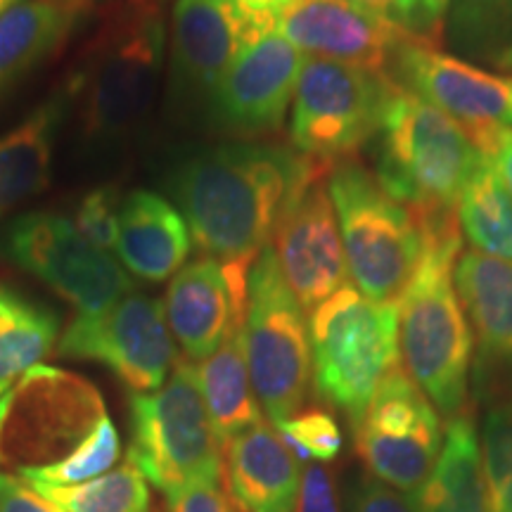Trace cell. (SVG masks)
<instances>
[{"label": "cell", "mask_w": 512, "mask_h": 512, "mask_svg": "<svg viewBox=\"0 0 512 512\" xmlns=\"http://www.w3.org/2000/svg\"><path fill=\"white\" fill-rule=\"evenodd\" d=\"M311 166L313 159L285 147L219 145L178 164L166 188L204 256L254 264Z\"/></svg>", "instance_id": "1"}, {"label": "cell", "mask_w": 512, "mask_h": 512, "mask_svg": "<svg viewBox=\"0 0 512 512\" xmlns=\"http://www.w3.org/2000/svg\"><path fill=\"white\" fill-rule=\"evenodd\" d=\"M373 174L415 216L422 238L458 230V202L484 157L456 121L392 83L373 138Z\"/></svg>", "instance_id": "2"}, {"label": "cell", "mask_w": 512, "mask_h": 512, "mask_svg": "<svg viewBox=\"0 0 512 512\" xmlns=\"http://www.w3.org/2000/svg\"><path fill=\"white\" fill-rule=\"evenodd\" d=\"M460 247L463 233L425 240L418 271L396 302L403 373L446 420L470 411L475 342L453 283Z\"/></svg>", "instance_id": "3"}, {"label": "cell", "mask_w": 512, "mask_h": 512, "mask_svg": "<svg viewBox=\"0 0 512 512\" xmlns=\"http://www.w3.org/2000/svg\"><path fill=\"white\" fill-rule=\"evenodd\" d=\"M95 38L69 81V107L88 145L126 143L152 110L166 53V31L155 5H138Z\"/></svg>", "instance_id": "4"}, {"label": "cell", "mask_w": 512, "mask_h": 512, "mask_svg": "<svg viewBox=\"0 0 512 512\" xmlns=\"http://www.w3.org/2000/svg\"><path fill=\"white\" fill-rule=\"evenodd\" d=\"M309 337L313 389L356 432L380 384L399 368L396 304L373 302L344 285L311 311Z\"/></svg>", "instance_id": "5"}, {"label": "cell", "mask_w": 512, "mask_h": 512, "mask_svg": "<svg viewBox=\"0 0 512 512\" xmlns=\"http://www.w3.org/2000/svg\"><path fill=\"white\" fill-rule=\"evenodd\" d=\"M328 192L356 290L373 302L396 304L425 256L415 216L358 159L330 171Z\"/></svg>", "instance_id": "6"}, {"label": "cell", "mask_w": 512, "mask_h": 512, "mask_svg": "<svg viewBox=\"0 0 512 512\" xmlns=\"http://www.w3.org/2000/svg\"><path fill=\"white\" fill-rule=\"evenodd\" d=\"M128 415L133 432L128 458L147 484L171 496L221 482L223 446L204 406L195 363L176 361L169 382L157 392L133 394Z\"/></svg>", "instance_id": "7"}, {"label": "cell", "mask_w": 512, "mask_h": 512, "mask_svg": "<svg viewBox=\"0 0 512 512\" xmlns=\"http://www.w3.org/2000/svg\"><path fill=\"white\" fill-rule=\"evenodd\" d=\"M245 351L261 411L280 427L302 411L313 366L309 320L287 287L271 245L249 271Z\"/></svg>", "instance_id": "8"}, {"label": "cell", "mask_w": 512, "mask_h": 512, "mask_svg": "<svg viewBox=\"0 0 512 512\" xmlns=\"http://www.w3.org/2000/svg\"><path fill=\"white\" fill-rule=\"evenodd\" d=\"M392 83L389 76L306 57L292 100L294 150L328 166L354 162L373 143Z\"/></svg>", "instance_id": "9"}, {"label": "cell", "mask_w": 512, "mask_h": 512, "mask_svg": "<svg viewBox=\"0 0 512 512\" xmlns=\"http://www.w3.org/2000/svg\"><path fill=\"white\" fill-rule=\"evenodd\" d=\"M0 254L79 313L102 311L133 292L131 275L110 252L83 238L74 221L50 211L17 216L0 235Z\"/></svg>", "instance_id": "10"}, {"label": "cell", "mask_w": 512, "mask_h": 512, "mask_svg": "<svg viewBox=\"0 0 512 512\" xmlns=\"http://www.w3.org/2000/svg\"><path fill=\"white\" fill-rule=\"evenodd\" d=\"M389 79L456 121L484 159L494 157L512 131V76L448 55L430 38H408L394 57Z\"/></svg>", "instance_id": "11"}, {"label": "cell", "mask_w": 512, "mask_h": 512, "mask_svg": "<svg viewBox=\"0 0 512 512\" xmlns=\"http://www.w3.org/2000/svg\"><path fill=\"white\" fill-rule=\"evenodd\" d=\"M57 351L100 363L133 394L157 392L176 366V339L164 304L136 292L102 311L79 313L57 339Z\"/></svg>", "instance_id": "12"}, {"label": "cell", "mask_w": 512, "mask_h": 512, "mask_svg": "<svg viewBox=\"0 0 512 512\" xmlns=\"http://www.w3.org/2000/svg\"><path fill=\"white\" fill-rule=\"evenodd\" d=\"M354 434L370 477L406 494L422 489L444 446L437 408L403 368L380 384Z\"/></svg>", "instance_id": "13"}, {"label": "cell", "mask_w": 512, "mask_h": 512, "mask_svg": "<svg viewBox=\"0 0 512 512\" xmlns=\"http://www.w3.org/2000/svg\"><path fill=\"white\" fill-rule=\"evenodd\" d=\"M335 166L313 162L292 190L278 226L273 230V254L290 292L304 311L347 285L342 233L328 192V176Z\"/></svg>", "instance_id": "14"}, {"label": "cell", "mask_w": 512, "mask_h": 512, "mask_svg": "<svg viewBox=\"0 0 512 512\" xmlns=\"http://www.w3.org/2000/svg\"><path fill=\"white\" fill-rule=\"evenodd\" d=\"M275 31L306 57L377 76H389L399 48L415 36L351 0H292L278 15Z\"/></svg>", "instance_id": "15"}, {"label": "cell", "mask_w": 512, "mask_h": 512, "mask_svg": "<svg viewBox=\"0 0 512 512\" xmlns=\"http://www.w3.org/2000/svg\"><path fill=\"white\" fill-rule=\"evenodd\" d=\"M306 55L278 31L238 55L209 95L216 124L242 136L280 131L290 110Z\"/></svg>", "instance_id": "16"}, {"label": "cell", "mask_w": 512, "mask_h": 512, "mask_svg": "<svg viewBox=\"0 0 512 512\" xmlns=\"http://www.w3.org/2000/svg\"><path fill=\"white\" fill-rule=\"evenodd\" d=\"M249 271L252 264L202 256L174 275L164 311L185 358L204 361L245 325Z\"/></svg>", "instance_id": "17"}, {"label": "cell", "mask_w": 512, "mask_h": 512, "mask_svg": "<svg viewBox=\"0 0 512 512\" xmlns=\"http://www.w3.org/2000/svg\"><path fill=\"white\" fill-rule=\"evenodd\" d=\"M453 283L475 342L477 394L512 399V261L467 249L460 252Z\"/></svg>", "instance_id": "18"}, {"label": "cell", "mask_w": 512, "mask_h": 512, "mask_svg": "<svg viewBox=\"0 0 512 512\" xmlns=\"http://www.w3.org/2000/svg\"><path fill=\"white\" fill-rule=\"evenodd\" d=\"M266 36L238 0H176L171 12V69L178 91L214 93L216 83L254 41Z\"/></svg>", "instance_id": "19"}, {"label": "cell", "mask_w": 512, "mask_h": 512, "mask_svg": "<svg viewBox=\"0 0 512 512\" xmlns=\"http://www.w3.org/2000/svg\"><path fill=\"white\" fill-rule=\"evenodd\" d=\"M226 482L230 501L240 512H294L302 484V467L294 453L261 420L226 448Z\"/></svg>", "instance_id": "20"}, {"label": "cell", "mask_w": 512, "mask_h": 512, "mask_svg": "<svg viewBox=\"0 0 512 512\" xmlns=\"http://www.w3.org/2000/svg\"><path fill=\"white\" fill-rule=\"evenodd\" d=\"M117 256L136 278L162 283L181 271L192 235L174 204L150 190H133L121 200Z\"/></svg>", "instance_id": "21"}, {"label": "cell", "mask_w": 512, "mask_h": 512, "mask_svg": "<svg viewBox=\"0 0 512 512\" xmlns=\"http://www.w3.org/2000/svg\"><path fill=\"white\" fill-rule=\"evenodd\" d=\"M69 110L67 88L0 136V216L46 190L57 133Z\"/></svg>", "instance_id": "22"}, {"label": "cell", "mask_w": 512, "mask_h": 512, "mask_svg": "<svg viewBox=\"0 0 512 512\" xmlns=\"http://www.w3.org/2000/svg\"><path fill=\"white\" fill-rule=\"evenodd\" d=\"M415 496L420 512H486L482 446L472 411L446 420L437 465Z\"/></svg>", "instance_id": "23"}, {"label": "cell", "mask_w": 512, "mask_h": 512, "mask_svg": "<svg viewBox=\"0 0 512 512\" xmlns=\"http://www.w3.org/2000/svg\"><path fill=\"white\" fill-rule=\"evenodd\" d=\"M200 392L221 446L264 420L247 368L245 325L195 366Z\"/></svg>", "instance_id": "24"}, {"label": "cell", "mask_w": 512, "mask_h": 512, "mask_svg": "<svg viewBox=\"0 0 512 512\" xmlns=\"http://www.w3.org/2000/svg\"><path fill=\"white\" fill-rule=\"evenodd\" d=\"M74 17L76 5L62 0H22L0 17V95L60 46Z\"/></svg>", "instance_id": "25"}, {"label": "cell", "mask_w": 512, "mask_h": 512, "mask_svg": "<svg viewBox=\"0 0 512 512\" xmlns=\"http://www.w3.org/2000/svg\"><path fill=\"white\" fill-rule=\"evenodd\" d=\"M60 320L48 306L34 302L15 287L0 285V387L10 389L17 377L53 351Z\"/></svg>", "instance_id": "26"}, {"label": "cell", "mask_w": 512, "mask_h": 512, "mask_svg": "<svg viewBox=\"0 0 512 512\" xmlns=\"http://www.w3.org/2000/svg\"><path fill=\"white\" fill-rule=\"evenodd\" d=\"M458 223L472 249L512 261V195L489 159L460 197Z\"/></svg>", "instance_id": "27"}, {"label": "cell", "mask_w": 512, "mask_h": 512, "mask_svg": "<svg viewBox=\"0 0 512 512\" xmlns=\"http://www.w3.org/2000/svg\"><path fill=\"white\" fill-rule=\"evenodd\" d=\"M29 486L62 512H152L150 484L128 456L119 467L83 484Z\"/></svg>", "instance_id": "28"}, {"label": "cell", "mask_w": 512, "mask_h": 512, "mask_svg": "<svg viewBox=\"0 0 512 512\" xmlns=\"http://www.w3.org/2000/svg\"><path fill=\"white\" fill-rule=\"evenodd\" d=\"M121 441L114 422L102 413L95 425L83 434L67 456L50 460L43 465H22L19 479L24 484H46V486H72L95 479L110 472L119 460Z\"/></svg>", "instance_id": "29"}, {"label": "cell", "mask_w": 512, "mask_h": 512, "mask_svg": "<svg viewBox=\"0 0 512 512\" xmlns=\"http://www.w3.org/2000/svg\"><path fill=\"white\" fill-rule=\"evenodd\" d=\"M486 512H512V399L491 403L482 434Z\"/></svg>", "instance_id": "30"}, {"label": "cell", "mask_w": 512, "mask_h": 512, "mask_svg": "<svg viewBox=\"0 0 512 512\" xmlns=\"http://www.w3.org/2000/svg\"><path fill=\"white\" fill-rule=\"evenodd\" d=\"M287 448L304 463H330L342 451L344 437L335 415L323 408H306L275 427Z\"/></svg>", "instance_id": "31"}, {"label": "cell", "mask_w": 512, "mask_h": 512, "mask_svg": "<svg viewBox=\"0 0 512 512\" xmlns=\"http://www.w3.org/2000/svg\"><path fill=\"white\" fill-rule=\"evenodd\" d=\"M396 27L439 43L451 0H351Z\"/></svg>", "instance_id": "32"}, {"label": "cell", "mask_w": 512, "mask_h": 512, "mask_svg": "<svg viewBox=\"0 0 512 512\" xmlns=\"http://www.w3.org/2000/svg\"><path fill=\"white\" fill-rule=\"evenodd\" d=\"M119 209L121 197L117 188H98L81 200L74 226L102 252H112L119 238Z\"/></svg>", "instance_id": "33"}, {"label": "cell", "mask_w": 512, "mask_h": 512, "mask_svg": "<svg viewBox=\"0 0 512 512\" xmlns=\"http://www.w3.org/2000/svg\"><path fill=\"white\" fill-rule=\"evenodd\" d=\"M349 512H420L418 496L375 477H361L349 498Z\"/></svg>", "instance_id": "34"}, {"label": "cell", "mask_w": 512, "mask_h": 512, "mask_svg": "<svg viewBox=\"0 0 512 512\" xmlns=\"http://www.w3.org/2000/svg\"><path fill=\"white\" fill-rule=\"evenodd\" d=\"M294 512H339L335 479L323 463H306Z\"/></svg>", "instance_id": "35"}, {"label": "cell", "mask_w": 512, "mask_h": 512, "mask_svg": "<svg viewBox=\"0 0 512 512\" xmlns=\"http://www.w3.org/2000/svg\"><path fill=\"white\" fill-rule=\"evenodd\" d=\"M166 505H169V512H240L219 489V484L190 486V489L166 496Z\"/></svg>", "instance_id": "36"}, {"label": "cell", "mask_w": 512, "mask_h": 512, "mask_svg": "<svg viewBox=\"0 0 512 512\" xmlns=\"http://www.w3.org/2000/svg\"><path fill=\"white\" fill-rule=\"evenodd\" d=\"M0 512H62L22 479L0 472Z\"/></svg>", "instance_id": "37"}, {"label": "cell", "mask_w": 512, "mask_h": 512, "mask_svg": "<svg viewBox=\"0 0 512 512\" xmlns=\"http://www.w3.org/2000/svg\"><path fill=\"white\" fill-rule=\"evenodd\" d=\"M287 3H292V0H238L245 15L252 17L254 22L266 24V27H275L278 15L283 12Z\"/></svg>", "instance_id": "38"}, {"label": "cell", "mask_w": 512, "mask_h": 512, "mask_svg": "<svg viewBox=\"0 0 512 512\" xmlns=\"http://www.w3.org/2000/svg\"><path fill=\"white\" fill-rule=\"evenodd\" d=\"M489 162L496 166V171L503 178L505 188H508L510 195H512V131L505 133V138L501 140V145H498L496 155L491 157Z\"/></svg>", "instance_id": "39"}, {"label": "cell", "mask_w": 512, "mask_h": 512, "mask_svg": "<svg viewBox=\"0 0 512 512\" xmlns=\"http://www.w3.org/2000/svg\"><path fill=\"white\" fill-rule=\"evenodd\" d=\"M489 8L501 24L508 27L505 31V64H512V0H489Z\"/></svg>", "instance_id": "40"}, {"label": "cell", "mask_w": 512, "mask_h": 512, "mask_svg": "<svg viewBox=\"0 0 512 512\" xmlns=\"http://www.w3.org/2000/svg\"><path fill=\"white\" fill-rule=\"evenodd\" d=\"M458 8H460V17L475 24V19L479 17V10L489 8V0H458Z\"/></svg>", "instance_id": "41"}, {"label": "cell", "mask_w": 512, "mask_h": 512, "mask_svg": "<svg viewBox=\"0 0 512 512\" xmlns=\"http://www.w3.org/2000/svg\"><path fill=\"white\" fill-rule=\"evenodd\" d=\"M10 403H12V387H10V389L0 387V434H3L5 420H8V413H10Z\"/></svg>", "instance_id": "42"}, {"label": "cell", "mask_w": 512, "mask_h": 512, "mask_svg": "<svg viewBox=\"0 0 512 512\" xmlns=\"http://www.w3.org/2000/svg\"><path fill=\"white\" fill-rule=\"evenodd\" d=\"M17 3H22V0H0V17H3L5 12H8L12 5H17Z\"/></svg>", "instance_id": "43"}, {"label": "cell", "mask_w": 512, "mask_h": 512, "mask_svg": "<svg viewBox=\"0 0 512 512\" xmlns=\"http://www.w3.org/2000/svg\"><path fill=\"white\" fill-rule=\"evenodd\" d=\"M133 3H138V5H155V8H157V3H164V0H133Z\"/></svg>", "instance_id": "44"}, {"label": "cell", "mask_w": 512, "mask_h": 512, "mask_svg": "<svg viewBox=\"0 0 512 512\" xmlns=\"http://www.w3.org/2000/svg\"><path fill=\"white\" fill-rule=\"evenodd\" d=\"M62 3H72V5H76V3H79V0H62Z\"/></svg>", "instance_id": "45"}]
</instances>
